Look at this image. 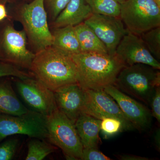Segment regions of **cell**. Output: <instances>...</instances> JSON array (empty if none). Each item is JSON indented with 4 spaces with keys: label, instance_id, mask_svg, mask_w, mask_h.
Returning a JSON list of instances; mask_svg holds the SVG:
<instances>
[{
    "label": "cell",
    "instance_id": "cell-22",
    "mask_svg": "<svg viewBox=\"0 0 160 160\" xmlns=\"http://www.w3.org/2000/svg\"><path fill=\"white\" fill-rule=\"evenodd\" d=\"M141 38L151 54L159 62L160 60V26L140 35Z\"/></svg>",
    "mask_w": 160,
    "mask_h": 160
},
{
    "label": "cell",
    "instance_id": "cell-3",
    "mask_svg": "<svg viewBox=\"0 0 160 160\" xmlns=\"http://www.w3.org/2000/svg\"><path fill=\"white\" fill-rule=\"evenodd\" d=\"M7 11L9 17L22 24L32 52L35 54L52 45V36L44 0L15 3Z\"/></svg>",
    "mask_w": 160,
    "mask_h": 160
},
{
    "label": "cell",
    "instance_id": "cell-14",
    "mask_svg": "<svg viewBox=\"0 0 160 160\" xmlns=\"http://www.w3.org/2000/svg\"><path fill=\"white\" fill-rule=\"evenodd\" d=\"M53 93L58 109L74 124L82 112L84 89L78 83H73L61 87Z\"/></svg>",
    "mask_w": 160,
    "mask_h": 160
},
{
    "label": "cell",
    "instance_id": "cell-10",
    "mask_svg": "<svg viewBox=\"0 0 160 160\" xmlns=\"http://www.w3.org/2000/svg\"><path fill=\"white\" fill-rule=\"evenodd\" d=\"M14 78L20 95L32 110L47 116L57 108L53 92L34 77Z\"/></svg>",
    "mask_w": 160,
    "mask_h": 160
},
{
    "label": "cell",
    "instance_id": "cell-9",
    "mask_svg": "<svg viewBox=\"0 0 160 160\" xmlns=\"http://www.w3.org/2000/svg\"><path fill=\"white\" fill-rule=\"evenodd\" d=\"M84 90L85 100L82 113L101 120L106 118H114L121 121L123 130L135 129L116 102L104 89Z\"/></svg>",
    "mask_w": 160,
    "mask_h": 160
},
{
    "label": "cell",
    "instance_id": "cell-24",
    "mask_svg": "<svg viewBox=\"0 0 160 160\" xmlns=\"http://www.w3.org/2000/svg\"><path fill=\"white\" fill-rule=\"evenodd\" d=\"M9 77L25 78L33 76L30 72H27L12 64L0 61V78Z\"/></svg>",
    "mask_w": 160,
    "mask_h": 160
},
{
    "label": "cell",
    "instance_id": "cell-11",
    "mask_svg": "<svg viewBox=\"0 0 160 160\" xmlns=\"http://www.w3.org/2000/svg\"><path fill=\"white\" fill-rule=\"evenodd\" d=\"M84 22L105 45L109 54H115L118 45L128 32L120 17L92 13Z\"/></svg>",
    "mask_w": 160,
    "mask_h": 160
},
{
    "label": "cell",
    "instance_id": "cell-16",
    "mask_svg": "<svg viewBox=\"0 0 160 160\" xmlns=\"http://www.w3.org/2000/svg\"><path fill=\"white\" fill-rule=\"evenodd\" d=\"M101 120L86 113L80 114L74 123L83 148H98Z\"/></svg>",
    "mask_w": 160,
    "mask_h": 160
},
{
    "label": "cell",
    "instance_id": "cell-28",
    "mask_svg": "<svg viewBox=\"0 0 160 160\" xmlns=\"http://www.w3.org/2000/svg\"><path fill=\"white\" fill-rule=\"evenodd\" d=\"M152 116L155 118L159 123L160 122V86L157 87L154 92L150 104Z\"/></svg>",
    "mask_w": 160,
    "mask_h": 160
},
{
    "label": "cell",
    "instance_id": "cell-1",
    "mask_svg": "<svg viewBox=\"0 0 160 160\" xmlns=\"http://www.w3.org/2000/svg\"><path fill=\"white\" fill-rule=\"evenodd\" d=\"M29 71L53 92L78 83L76 66L71 56L52 46L35 54Z\"/></svg>",
    "mask_w": 160,
    "mask_h": 160
},
{
    "label": "cell",
    "instance_id": "cell-7",
    "mask_svg": "<svg viewBox=\"0 0 160 160\" xmlns=\"http://www.w3.org/2000/svg\"><path fill=\"white\" fill-rule=\"evenodd\" d=\"M120 18L128 32L140 36L160 26V6L155 0H126L121 4Z\"/></svg>",
    "mask_w": 160,
    "mask_h": 160
},
{
    "label": "cell",
    "instance_id": "cell-34",
    "mask_svg": "<svg viewBox=\"0 0 160 160\" xmlns=\"http://www.w3.org/2000/svg\"><path fill=\"white\" fill-rule=\"evenodd\" d=\"M22 2L24 3H27V1H29V2H32V1H33V0H22Z\"/></svg>",
    "mask_w": 160,
    "mask_h": 160
},
{
    "label": "cell",
    "instance_id": "cell-8",
    "mask_svg": "<svg viewBox=\"0 0 160 160\" xmlns=\"http://www.w3.org/2000/svg\"><path fill=\"white\" fill-rule=\"evenodd\" d=\"M16 134L40 139L47 138L46 116L32 110L20 115L0 113V142Z\"/></svg>",
    "mask_w": 160,
    "mask_h": 160
},
{
    "label": "cell",
    "instance_id": "cell-18",
    "mask_svg": "<svg viewBox=\"0 0 160 160\" xmlns=\"http://www.w3.org/2000/svg\"><path fill=\"white\" fill-rule=\"evenodd\" d=\"M50 30L52 36V47L70 56L81 53L74 26L52 28Z\"/></svg>",
    "mask_w": 160,
    "mask_h": 160
},
{
    "label": "cell",
    "instance_id": "cell-6",
    "mask_svg": "<svg viewBox=\"0 0 160 160\" xmlns=\"http://www.w3.org/2000/svg\"><path fill=\"white\" fill-rule=\"evenodd\" d=\"M49 141L62 149L67 160H81L83 147L74 123L65 114L55 109L46 116Z\"/></svg>",
    "mask_w": 160,
    "mask_h": 160
},
{
    "label": "cell",
    "instance_id": "cell-25",
    "mask_svg": "<svg viewBox=\"0 0 160 160\" xmlns=\"http://www.w3.org/2000/svg\"><path fill=\"white\" fill-rule=\"evenodd\" d=\"M100 129L106 137L112 136L123 131L121 121L114 118H106L101 120Z\"/></svg>",
    "mask_w": 160,
    "mask_h": 160
},
{
    "label": "cell",
    "instance_id": "cell-17",
    "mask_svg": "<svg viewBox=\"0 0 160 160\" xmlns=\"http://www.w3.org/2000/svg\"><path fill=\"white\" fill-rule=\"evenodd\" d=\"M29 110L18 98L10 79L0 78V113L20 115Z\"/></svg>",
    "mask_w": 160,
    "mask_h": 160
},
{
    "label": "cell",
    "instance_id": "cell-31",
    "mask_svg": "<svg viewBox=\"0 0 160 160\" xmlns=\"http://www.w3.org/2000/svg\"><path fill=\"white\" fill-rule=\"evenodd\" d=\"M154 144L157 149L158 151H160V130L158 129L155 132L153 136Z\"/></svg>",
    "mask_w": 160,
    "mask_h": 160
},
{
    "label": "cell",
    "instance_id": "cell-20",
    "mask_svg": "<svg viewBox=\"0 0 160 160\" xmlns=\"http://www.w3.org/2000/svg\"><path fill=\"white\" fill-rule=\"evenodd\" d=\"M56 150L55 146L43 141L35 138L28 143L26 160H42Z\"/></svg>",
    "mask_w": 160,
    "mask_h": 160
},
{
    "label": "cell",
    "instance_id": "cell-15",
    "mask_svg": "<svg viewBox=\"0 0 160 160\" xmlns=\"http://www.w3.org/2000/svg\"><path fill=\"white\" fill-rule=\"evenodd\" d=\"M86 0H70L55 20L49 24L50 29L74 26L84 22L92 14Z\"/></svg>",
    "mask_w": 160,
    "mask_h": 160
},
{
    "label": "cell",
    "instance_id": "cell-35",
    "mask_svg": "<svg viewBox=\"0 0 160 160\" xmlns=\"http://www.w3.org/2000/svg\"><path fill=\"white\" fill-rule=\"evenodd\" d=\"M155 2L157 3L158 5L160 6V0H155Z\"/></svg>",
    "mask_w": 160,
    "mask_h": 160
},
{
    "label": "cell",
    "instance_id": "cell-21",
    "mask_svg": "<svg viewBox=\"0 0 160 160\" xmlns=\"http://www.w3.org/2000/svg\"><path fill=\"white\" fill-rule=\"evenodd\" d=\"M92 13L120 17L121 4L115 0H86Z\"/></svg>",
    "mask_w": 160,
    "mask_h": 160
},
{
    "label": "cell",
    "instance_id": "cell-32",
    "mask_svg": "<svg viewBox=\"0 0 160 160\" xmlns=\"http://www.w3.org/2000/svg\"><path fill=\"white\" fill-rule=\"evenodd\" d=\"M9 0H0V3H2V4H5L6 5V3L9 2Z\"/></svg>",
    "mask_w": 160,
    "mask_h": 160
},
{
    "label": "cell",
    "instance_id": "cell-29",
    "mask_svg": "<svg viewBox=\"0 0 160 160\" xmlns=\"http://www.w3.org/2000/svg\"><path fill=\"white\" fill-rule=\"evenodd\" d=\"M119 159L121 160H149L151 159L148 158L139 156L132 154H123L120 155Z\"/></svg>",
    "mask_w": 160,
    "mask_h": 160
},
{
    "label": "cell",
    "instance_id": "cell-23",
    "mask_svg": "<svg viewBox=\"0 0 160 160\" xmlns=\"http://www.w3.org/2000/svg\"><path fill=\"white\" fill-rule=\"evenodd\" d=\"M69 1L70 0H44L49 24L56 19Z\"/></svg>",
    "mask_w": 160,
    "mask_h": 160
},
{
    "label": "cell",
    "instance_id": "cell-2",
    "mask_svg": "<svg viewBox=\"0 0 160 160\" xmlns=\"http://www.w3.org/2000/svg\"><path fill=\"white\" fill-rule=\"evenodd\" d=\"M71 57L76 66L78 83L83 89H103L114 85L126 66L116 54L81 52Z\"/></svg>",
    "mask_w": 160,
    "mask_h": 160
},
{
    "label": "cell",
    "instance_id": "cell-5",
    "mask_svg": "<svg viewBox=\"0 0 160 160\" xmlns=\"http://www.w3.org/2000/svg\"><path fill=\"white\" fill-rule=\"evenodd\" d=\"M8 17L0 22V61L29 70L35 53L29 49L25 31L15 28Z\"/></svg>",
    "mask_w": 160,
    "mask_h": 160
},
{
    "label": "cell",
    "instance_id": "cell-13",
    "mask_svg": "<svg viewBox=\"0 0 160 160\" xmlns=\"http://www.w3.org/2000/svg\"><path fill=\"white\" fill-rule=\"evenodd\" d=\"M115 54L126 66L143 64L160 70V62L151 54L141 37L137 35L127 32L118 45Z\"/></svg>",
    "mask_w": 160,
    "mask_h": 160
},
{
    "label": "cell",
    "instance_id": "cell-33",
    "mask_svg": "<svg viewBox=\"0 0 160 160\" xmlns=\"http://www.w3.org/2000/svg\"><path fill=\"white\" fill-rule=\"evenodd\" d=\"M115 1L117 2H118L120 3V4H122V3L124 2L125 1H126V0H115Z\"/></svg>",
    "mask_w": 160,
    "mask_h": 160
},
{
    "label": "cell",
    "instance_id": "cell-12",
    "mask_svg": "<svg viewBox=\"0 0 160 160\" xmlns=\"http://www.w3.org/2000/svg\"><path fill=\"white\" fill-rule=\"evenodd\" d=\"M103 89L116 102L135 129L144 131L150 128L152 116L151 111L146 106L120 91L113 85H109Z\"/></svg>",
    "mask_w": 160,
    "mask_h": 160
},
{
    "label": "cell",
    "instance_id": "cell-26",
    "mask_svg": "<svg viewBox=\"0 0 160 160\" xmlns=\"http://www.w3.org/2000/svg\"><path fill=\"white\" fill-rule=\"evenodd\" d=\"M19 146L18 139H9L0 144V160H10L14 157Z\"/></svg>",
    "mask_w": 160,
    "mask_h": 160
},
{
    "label": "cell",
    "instance_id": "cell-27",
    "mask_svg": "<svg viewBox=\"0 0 160 160\" xmlns=\"http://www.w3.org/2000/svg\"><path fill=\"white\" fill-rule=\"evenodd\" d=\"M81 160H110L111 159L99 150L98 148L91 147L83 148Z\"/></svg>",
    "mask_w": 160,
    "mask_h": 160
},
{
    "label": "cell",
    "instance_id": "cell-30",
    "mask_svg": "<svg viewBox=\"0 0 160 160\" xmlns=\"http://www.w3.org/2000/svg\"><path fill=\"white\" fill-rule=\"evenodd\" d=\"M5 5L0 3V22L8 17V11Z\"/></svg>",
    "mask_w": 160,
    "mask_h": 160
},
{
    "label": "cell",
    "instance_id": "cell-19",
    "mask_svg": "<svg viewBox=\"0 0 160 160\" xmlns=\"http://www.w3.org/2000/svg\"><path fill=\"white\" fill-rule=\"evenodd\" d=\"M75 31L83 53H108L106 46L90 27L84 22L74 26Z\"/></svg>",
    "mask_w": 160,
    "mask_h": 160
},
{
    "label": "cell",
    "instance_id": "cell-4",
    "mask_svg": "<svg viewBox=\"0 0 160 160\" xmlns=\"http://www.w3.org/2000/svg\"><path fill=\"white\" fill-rule=\"evenodd\" d=\"M113 86L149 106L156 88L160 86L159 70L143 64L125 66L118 75Z\"/></svg>",
    "mask_w": 160,
    "mask_h": 160
}]
</instances>
